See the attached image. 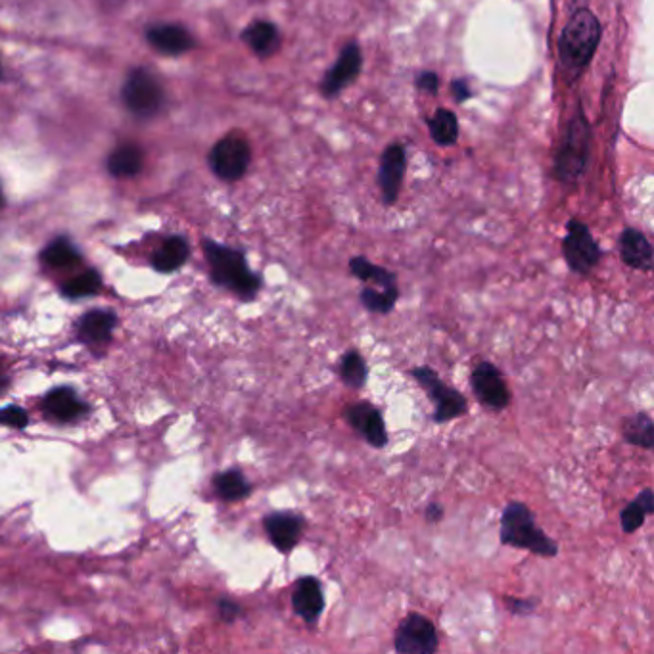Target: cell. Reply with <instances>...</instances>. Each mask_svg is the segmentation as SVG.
Segmentation results:
<instances>
[{"label":"cell","instance_id":"8d00e7d4","mask_svg":"<svg viewBox=\"0 0 654 654\" xmlns=\"http://www.w3.org/2000/svg\"><path fill=\"white\" fill-rule=\"evenodd\" d=\"M424 518H426L428 522H432V524L440 522V520L444 518V507H442L440 503H436V501L428 503L426 509H424Z\"/></svg>","mask_w":654,"mask_h":654},{"label":"cell","instance_id":"d6986e66","mask_svg":"<svg viewBox=\"0 0 654 654\" xmlns=\"http://www.w3.org/2000/svg\"><path fill=\"white\" fill-rule=\"evenodd\" d=\"M116 313L96 309L87 313L79 323V336L89 344H106L116 328Z\"/></svg>","mask_w":654,"mask_h":654},{"label":"cell","instance_id":"ab89813d","mask_svg":"<svg viewBox=\"0 0 654 654\" xmlns=\"http://www.w3.org/2000/svg\"><path fill=\"white\" fill-rule=\"evenodd\" d=\"M0 75H2V70H0Z\"/></svg>","mask_w":654,"mask_h":654},{"label":"cell","instance_id":"3957f363","mask_svg":"<svg viewBox=\"0 0 654 654\" xmlns=\"http://www.w3.org/2000/svg\"><path fill=\"white\" fill-rule=\"evenodd\" d=\"M601 41V24L591 10H578L564 27L559 43L562 70L568 77H578L589 66Z\"/></svg>","mask_w":654,"mask_h":654},{"label":"cell","instance_id":"603a6c76","mask_svg":"<svg viewBox=\"0 0 654 654\" xmlns=\"http://www.w3.org/2000/svg\"><path fill=\"white\" fill-rule=\"evenodd\" d=\"M47 411L58 421L70 422L87 413V405L71 388H56L47 396Z\"/></svg>","mask_w":654,"mask_h":654},{"label":"cell","instance_id":"f546056e","mask_svg":"<svg viewBox=\"0 0 654 654\" xmlns=\"http://www.w3.org/2000/svg\"><path fill=\"white\" fill-rule=\"evenodd\" d=\"M398 298L399 290H382V288H374V286H365L359 294V300L363 307L371 313H378V315L392 313Z\"/></svg>","mask_w":654,"mask_h":654},{"label":"cell","instance_id":"74e56055","mask_svg":"<svg viewBox=\"0 0 654 654\" xmlns=\"http://www.w3.org/2000/svg\"><path fill=\"white\" fill-rule=\"evenodd\" d=\"M4 386V376H2V373H0V388Z\"/></svg>","mask_w":654,"mask_h":654},{"label":"cell","instance_id":"d6a6232c","mask_svg":"<svg viewBox=\"0 0 654 654\" xmlns=\"http://www.w3.org/2000/svg\"><path fill=\"white\" fill-rule=\"evenodd\" d=\"M505 605L516 616H530L536 610V601L520 597H505Z\"/></svg>","mask_w":654,"mask_h":654},{"label":"cell","instance_id":"52a82bcc","mask_svg":"<svg viewBox=\"0 0 654 654\" xmlns=\"http://www.w3.org/2000/svg\"><path fill=\"white\" fill-rule=\"evenodd\" d=\"M562 256L566 259L570 271L578 275H589L601 261V248L587 225L580 219H570L566 227V236L562 240Z\"/></svg>","mask_w":654,"mask_h":654},{"label":"cell","instance_id":"8fae6325","mask_svg":"<svg viewBox=\"0 0 654 654\" xmlns=\"http://www.w3.org/2000/svg\"><path fill=\"white\" fill-rule=\"evenodd\" d=\"M344 419L374 449L386 447L390 438L382 411L369 401H357L344 409Z\"/></svg>","mask_w":654,"mask_h":654},{"label":"cell","instance_id":"4fadbf2b","mask_svg":"<svg viewBox=\"0 0 654 654\" xmlns=\"http://www.w3.org/2000/svg\"><path fill=\"white\" fill-rule=\"evenodd\" d=\"M405 169H407L405 148L401 144L388 146L380 158V169H378V187L382 192L384 204L392 206L398 202L399 188L405 177Z\"/></svg>","mask_w":654,"mask_h":654},{"label":"cell","instance_id":"5bb4252c","mask_svg":"<svg viewBox=\"0 0 654 654\" xmlns=\"http://www.w3.org/2000/svg\"><path fill=\"white\" fill-rule=\"evenodd\" d=\"M361 68H363L361 50L355 43L346 45L342 50V54H340V58H338V62L327 71V75L323 79V85H321V91L327 98L338 96L359 77Z\"/></svg>","mask_w":654,"mask_h":654},{"label":"cell","instance_id":"7402d4cb","mask_svg":"<svg viewBox=\"0 0 654 654\" xmlns=\"http://www.w3.org/2000/svg\"><path fill=\"white\" fill-rule=\"evenodd\" d=\"M188 256H190V246L187 240L183 236H171L152 256V265L160 273H171L183 267L187 263Z\"/></svg>","mask_w":654,"mask_h":654},{"label":"cell","instance_id":"44dd1931","mask_svg":"<svg viewBox=\"0 0 654 654\" xmlns=\"http://www.w3.org/2000/svg\"><path fill=\"white\" fill-rule=\"evenodd\" d=\"M144 167V152L137 144H121L108 158V171L117 179L139 175Z\"/></svg>","mask_w":654,"mask_h":654},{"label":"cell","instance_id":"277c9868","mask_svg":"<svg viewBox=\"0 0 654 654\" xmlns=\"http://www.w3.org/2000/svg\"><path fill=\"white\" fill-rule=\"evenodd\" d=\"M591 152V127L584 112L578 110L566 131L557 158V175L564 183H576L585 171Z\"/></svg>","mask_w":654,"mask_h":654},{"label":"cell","instance_id":"2e32d148","mask_svg":"<svg viewBox=\"0 0 654 654\" xmlns=\"http://www.w3.org/2000/svg\"><path fill=\"white\" fill-rule=\"evenodd\" d=\"M146 39L150 47L165 56H181L194 48V37L181 25H152L146 31Z\"/></svg>","mask_w":654,"mask_h":654},{"label":"cell","instance_id":"ba28073f","mask_svg":"<svg viewBox=\"0 0 654 654\" xmlns=\"http://www.w3.org/2000/svg\"><path fill=\"white\" fill-rule=\"evenodd\" d=\"M252 162V148L242 135H227L210 152L211 171L223 181H238Z\"/></svg>","mask_w":654,"mask_h":654},{"label":"cell","instance_id":"30bf717a","mask_svg":"<svg viewBox=\"0 0 654 654\" xmlns=\"http://www.w3.org/2000/svg\"><path fill=\"white\" fill-rule=\"evenodd\" d=\"M470 388L478 403L491 411H503L511 403V390L503 373L491 363L482 361L470 374Z\"/></svg>","mask_w":654,"mask_h":654},{"label":"cell","instance_id":"d4e9b609","mask_svg":"<svg viewBox=\"0 0 654 654\" xmlns=\"http://www.w3.org/2000/svg\"><path fill=\"white\" fill-rule=\"evenodd\" d=\"M654 513V493L651 488H645L641 491L630 505L620 513V526H622V532L626 534H633L637 532L647 516H651Z\"/></svg>","mask_w":654,"mask_h":654},{"label":"cell","instance_id":"6da1fadb","mask_svg":"<svg viewBox=\"0 0 654 654\" xmlns=\"http://www.w3.org/2000/svg\"><path fill=\"white\" fill-rule=\"evenodd\" d=\"M206 257L210 263L211 279L215 284L234 292L244 302L254 300L261 290V277L248 267L244 252L213 240L204 242Z\"/></svg>","mask_w":654,"mask_h":654},{"label":"cell","instance_id":"9a60e30c","mask_svg":"<svg viewBox=\"0 0 654 654\" xmlns=\"http://www.w3.org/2000/svg\"><path fill=\"white\" fill-rule=\"evenodd\" d=\"M292 607L305 624L315 626L325 610V593L321 582L313 576L300 578L292 591Z\"/></svg>","mask_w":654,"mask_h":654},{"label":"cell","instance_id":"8992f818","mask_svg":"<svg viewBox=\"0 0 654 654\" xmlns=\"http://www.w3.org/2000/svg\"><path fill=\"white\" fill-rule=\"evenodd\" d=\"M121 100L137 117H154L164 106V89L154 73L144 68L131 71L123 83Z\"/></svg>","mask_w":654,"mask_h":654},{"label":"cell","instance_id":"7c38bea8","mask_svg":"<svg viewBox=\"0 0 654 654\" xmlns=\"http://www.w3.org/2000/svg\"><path fill=\"white\" fill-rule=\"evenodd\" d=\"M263 528L275 549L282 555H288L298 547L304 536L305 516L292 511H277L263 518Z\"/></svg>","mask_w":654,"mask_h":654},{"label":"cell","instance_id":"d590c367","mask_svg":"<svg viewBox=\"0 0 654 654\" xmlns=\"http://www.w3.org/2000/svg\"><path fill=\"white\" fill-rule=\"evenodd\" d=\"M451 93H453V98H455L457 102H465V100H468V98L472 96L470 83H468L467 79H457V81H453V85H451Z\"/></svg>","mask_w":654,"mask_h":654},{"label":"cell","instance_id":"e575fe53","mask_svg":"<svg viewBox=\"0 0 654 654\" xmlns=\"http://www.w3.org/2000/svg\"><path fill=\"white\" fill-rule=\"evenodd\" d=\"M240 607L236 605V603H233V601H227V599H223V601H219V614H221V618L225 620V622H229V624H233L234 620L240 616Z\"/></svg>","mask_w":654,"mask_h":654},{"label":"cell","instance_id":"9c48e42d","mask_svg":"<svg viewBox=\"0 0 654 654\" xmlns=\"http://www.w3.org/2000/svg\"><path fill=\"white\" fill-rule=\"evenodd\" d=\"M440 639L430 618L419 612H409L394 635V647L399 654H434Z\"/></svg>","mask_w":654,"mask_h":654},{"label":"cell","instance_id":"4dcf8cb0","mask_svg":"<svg viewBox=\"0 0 654 654\" xmlns=\"http://www.w3.org/2000/svg\"><path fill=\"white\" fill-rule=\"evenodd\" d=\"M102 286V279L96 271H87L75 279L66 282L62 286V292L68 296V298H83V296H93Z\"/></svg>","mask_w":654,"mask_h":654},{"label":"cell","instance_id":"f35d334b","mask_svg":"<svg viewBox=\"0 0 654 654\" xmlns=\"http://www.w3.org/2000/svg\"><path fill=\"white\" fill-rule=\"evenodd\" d=\"M0 204H2V192H0Z\"/></svg>","mask_w":654,"mask_h":654},{"label":"cell","instance_id":"5b68a950","mask_svg":"<svg viewBox=\"0 0 654 654\" xmlns=\"http://www.w3.org/2000/svg\"><path fill=\"white\" fill-rule=\"evenodd\" d=\"M411 376L419 382L422 390L426 392L428 399L434 403V417L432 421L436 424L455 421L468 413V401L459 390L447 386L440 374L432 367H415Z\"/></svg>","mask_w":654,"mask_h":654},{"label":"cell","instance_id":"836d02e7","mask_svg":"<svg viewBox=\"0 0 654 654\" xmlns=\"http://www.w3.org/2000/svg\"><path fill=\"white\" fill-rule=\"evenodd\" d=\"M417 87L419 91H424L428 94L438 93V87H440V79L434 71H424L419 77H417Z\"/></svg>","mask_w":654,"mask_h":654},{"label":"cell","instance_id":"484cf974","mask_svg":"<svg viewBox=\"0 0 654 654\" xmlns=\"http://www.w3.org/2000/svg\"><path fill=\"white\" fill-rule=\"evenodd\" d=\"M213 484H215V491L219 493V497L225 501H240L252 493V484L246 480V476L238 468H231V470L217 474Z\"/></svg>","mask_w":654,"mask_h":654},{"label":"cell","instance_id":"cb8c5ba5","mask_svg":"<svg viewBox=\"0 0 654 654\" xmlns=\"http://www.w3.org/2000/svg\"><path fill=\"white\" fill-rule=\"evenodd\" d=\"M622 436L626 444L653 451L654 422L647 413H635L622 421Z\"/></svg>","mask_w":654,"mask_h":654},{"label":"cell","instance_id":"ffe728a7","mask_svg":"<svg viewBox=\"0 0 654 654\" xmlns=\"http://www.w3.org/2000/svg\"><path fill=\"white\" fill-rule=\"evenodd\" d=\"M350 273L361 282H367L374 288L382 290H398V277L396 273L388 271L386 267L374 265L365 256L351 257Z\"/></svg>","mask_w":654,"mask_h":654},{"label":"cell","instance_id":"ac0fdd59","mask_svg":"<svg viewBox=\"0 0 654 654\" xmlns=\"http://www.w3.org/2000/svg\"><path fill=\"white\" fill-rule=\"evenodd\" d=\"M242 41L252 48V52L259 58H269L277 54L281 48V33L277 25L265 20H257L244 29Z\"/></svg>","mask_w":654,"mask_h":654},{"label":"cell","instance_id":"7a4b0ae2","mask_svg":"<svg viewBox=\"0 0 654 654\" xmlns=\"http://www.w3.org/2000/svg\"><path fill=\"white\" fill-rule=\"evenodd\" d=\"M499 539L503 545L530 551L538 557H557L559 545L549 538L538 524L532 509L522 501H511L501 514Z\"/></svg>","mask_w":654,"mask_h":654},{"label":"cell","instance_id":"83f0119b","mask_svg":"<svg viewBox=\"0 0 654 654\" xmlns=\"http://www.w3.org/2000/svg\"><path fill=\"white\" fill-rule=\"evenodd\" d=\"M340 378L353 390H363L367 386L369 367L359 351H346L340 359Z\"/></svg>","mask_w":654,"mask_h":654},{"label":"cell","instance_id":"1f68e13d","mask_svg":"<svg viewBox=\"0 0 654 654\" xmlns=\"http://www.w3.org/2000/svg\"><path fill=\"white\" fill-rule=\"evenodd\" d=\"M0 424L12 426V428H25L29 424V417L22 407L8 405V407L0 409Z\"/></svg>","mask_w":654,"mask_h":654},{"label":"cell","instance_id":"e0dca14e","mask_svg":"<svg viewBox=\"0 0 654 654\" xmlns=\"http://www.w3.org/2000/svg\"><path fill=\"white\" fill-rule=\"evenodd\" d=\"M622 261L643 273H651L654 267V252L649 238L637 229H624L618 240Z\"/></svg>","mask_w":654,"mask_h":654},{"label":"cell","instance_id":"f1b7e54d","mask_svg":"<svg viewBox=\"0 0 654 654\" xmlns=\"http://www.w3.org/2000/svg\"><path fill=\"white\" fill-rule=\"evenodd\" d=\"M430 125V135L436 144L440 146H451L457 141L459 137V125H457V117L453 112L440 108L434 117L428 121Z\"/></svg>","mask_w":654,"mask_h":654},{"label":"cell","instance_id":"4316f807","mask_svg":"<svg viewBox=\"0 0 654 654\" xmlns=\"http://www.w3.org/2000/svg\"><path fill=\"white\" fill-rule=\"evenodd\" d=\"M41 259L52 269H70L81 263V254L68 238H58L43 250Z\"/></svg>","mask_w":654,"mask_h":654}]
</instances>
